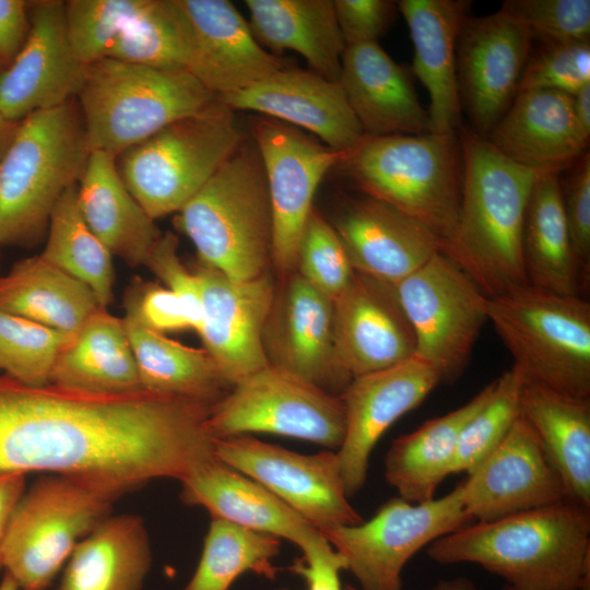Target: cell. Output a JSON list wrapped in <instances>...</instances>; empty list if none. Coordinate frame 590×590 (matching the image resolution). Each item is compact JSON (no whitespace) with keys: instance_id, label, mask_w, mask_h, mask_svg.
Wrapping results in <instances>:
<instances>
[{"instance_id":"6da1fadb","label":"cell","mask_w":590,"mask_h":590,"mask_svg":"<svg viewBox=\"0 0 590 590\" xmlns=\"http://www.w3.org/2000/svg\"><path fill=\"white\" fill-rule=\"evenodd\" d=\"M439 564L472 563L508 590H590V509L564 500L475 521L427 546Z\"/></svg>"},{"instance_id":"7a4b0ae2","label":"cell","mask_w":590,"mask_h":590,"mask_svg":"<svg viewBox=\"0 0 590 590\" xmlns=\"http://www.w3.org/2000/svg\"><path fill=\"white\" fill-rule=\"evenodd\" d=\"M462 153L460 209L440 251L494 297L529 285L522 261L527 205L540 175L502 155L472 129L458 135Z\"/></svg>"},{"instance_id":"3957f363","label":"cell","mask_w":590,"mask_h":590,"mask_svg":"<svg viewBox=\"0 0 590 590\" xmlns=\"http://www.w3.org/2000/svg\"><path fill=\"white\" fill-rule=\"evenodd\" d=\"M176 224L193 244L199 263L236 281L270 272L272 208L262 160L251 137L177 212Z\"/></svg>"},{"instance_id":"277c9868","label":"cell","mask_w":590,"mask_h":590,"mask_svg":"<svg viewBox=\"0 0 590 590\" xmlns=\"http://www.w3.org/2000/svg\"><path fill=\"white\" fill-rule=\"evenodd\" d=\"M91 152L75 98L21 120L0 161V248L32 245L43 236Z\"/></svg>"},{"instance_id":"5b68a950","label":"cell","mask_w":590,"mask_h":590,"mask_svg":"<svg viewBox=\"0 0 590 590\" xmlns=\"http://www.w3.org/2000/svg\"><path fill=\"white\" fill-rule=\"evenodd\" d=\"M365 196L384 201L441 241L453 234L462 190L458 135H365L337 166Z\"/></svg>"},{"instance_id":"8992f818","label":"cell","mask_w":590,"mask_h":590,"mask_svg":"<svg viewBox=\"0 0 590 590\" xmlns=\"http://www.w3.org/2000/svg\"><path fill=\"white\" fill-rule=\"evenodd\" d=\"M75 99L91 151L117 157L217 96L188 71L103 58L87 66Z\"/></svg>"},{"instance_id":"52a82bcc","label":"cell","mask_w":590,"mask_h":590,"mask_svg":"<svg viewBox=\"0 0 590 590\" xmlns=\"http://www.w3.org/2000/svg\"><path fill=\"white\" fill-rule=\"evenodd\" d=\"M487 321L524 381L590 398V304L531 285L487 297Z\"/></svg>"},{"instance_id":"ba28073f","label":"cell","mask_w":590,"mask_h":590,"mask_svg":"<svg viewBox=\"0 0 590 590\" xmlns=\"http://www.w3.org/2000/svg\"><path fill=\"white\" fill-rule=\"evenodd\" d=\"M245 138L235 110L217 97L123 151L117 169L138 203L157 220L177 213Z\"/></svg>"},{"instance_id":"9c48e42d","label":"cell","mask_w":590,"mask_h":590,"mask_svg":"<svg viewBox=\"0 0 590 590\" xmlns=\"http://www.w3.org/2000/svg\"><path fill=\"white\" fill-rule=\"evenodd\" d=\"M114 494L52 475L25 491L10 518L2 566L20 590H47L75 546L109 516Z\"/></svg>"},{"instance_id":"30bf717a","label":"cell","mask_w":590,"mask_h":590,"mask_svg":"<svg viewBox=\"0 0 590 590\" xmlns=\"http://www.w3.org/2000/svg\"><path fill=\"white\" fill-rule=\"evenodd\" d=\"M208 426L214 438L269 433L337 451L345 436V409L340 396L267 365L211 405Z\"/></svg>"},{"instance_id":"8fae6325","label":"cell","mask_w":590,"mask_h":590,"mask_svg":"<svg viewBox=\"0 0 590 590\" xmlns=\"http://www.w3.org/2000/svg\"><path fill=\"white\" fill-rule=\"evenodd\" d=\"M472 520L465 512L461 483L424 503L401 497L381 505L367 521L320 532L343 557L362 590H402V571L423 547Z\"/></svg>"},{"instance_id":"7c38bea8","label":"cell","mask_w":590,"mask_h":590,"mask_svg":"<svg viewBox=\"0 0 590 590\" xmlns=\"http://www.w3.org/2000/svg\"><path fill=\"white\" fill-rule=\"evenodd\" d=\"M394 287L415 334V356L441 381L455 380L487 321V296L441 251Z\"/></svg>"},{"instance_id":"4fadbf2b","label":"cell","mask_w":590,"mask_h":590,"mask_svg":"<svg viewBox=\"0 0 590 590\" xmlns=\"http://www.w3.org/2000/svg\"><path fill=\"white\" fill-rule=\"evenodd\" d=\"M214 457L257 481L319 532L357 524L337 451L299 453L250 435L215 438Z\"/></svg>"},{"instance_id":"5bb4252c","label":"cell","mask_w":590,"mask_h":590,"mask_svg":"<svg viewBox=\"0 0 590 590\" xmlns=\"http://www.w3.org/2000/svg\"><path fill=\"white\" fill-rule=\"evenodd\" d=\"M251 138L262 160L271 200L272 267L283 278L295 272L299 240L319 184L347 153L264 116L252 122Z\"/></svg>"},{"instance_id":"9a60e30c","label":"cell","mask_w":590,"mask_h":590,"mask_svg":"<svg viewBox=\"0 0 590 590\" xmlns=\"http://www.w3.org/2000/svg\"><path fill=\"white\" fill-rule=\"evenodd\" d=\"M533 39L500 11L464 21L456 47L457 82L461 108L479 134H488L518 94Z\"/></svg>"},{"instance_id":"2e32d148","label":"cell","mask_w":590,"mask_h":590,"mask_svg":"<svg viewBox=\"0 0 590 590\" xmlns=\"http://www.w3.org/2000/svg\"><path fill=\"white\" fill-rule=\"evenodd\" d=\"M263 351L269 365L341 396L352 378L333 340V302L298 273L281 278L268 314Z\"/></svg>"},{"instance_id":"e0dca14e","label":"cell","mask_w":590,"mask_h":590,"mask_svg":"<svg viewBox=\"0 0 590 590\" xmlns=\"http://www.w3.org/2000/svg\"><path fill=\"white\" fill-rule=\"evenodd\" d=\"M86 68L69 39L64 1H32L27 37L13 61L0 71L1 113L21 121L74 99Z\"/></svg>"},{"instance_id":"ac0fdd59","label":"cell","mask_w":590,"mask_h":590,"mask_svg":"<svg viewBox=\"0 0 590 590\" xmlns=\"http://www.w3.org/2000/svg\"><path fill=\"white\" fill-rule=\"evenodd\" d=\"M440 382V375L415 355L351 380L340 396L345 409V436L337 450L349 497L364 486L369 457L380 437Z\"/></svg>"},{"instance_id":"d6986e66","label":"cell","mask_w":590,"mask_h":590,"mask_svg":"<svg viewBox=\"0 0 590 590\" xmlns=\"http://www.w3.org/2000/svg\"><path fill=\"white\" fill-rule=\"evenodd\" d=\"M202 321L197 331L203 349L232 387L243 377L269 365L262 343L263 329L276 284L267 272L236 281L198 263Z\"/></svg>"},{"instance_id":"ffe728a7","label":"cell","mask_w":590,"mask_h":590,"mask_svg":"<svg viewBox=\"0 0 590 590\" xmlns=\"http://www.w3.org/2000/svg\"><path fill=\"white\" fill-rule=\"evenodd\" d=\"M471 520L488 522L567 500L563 482L519 415L499 445L461 483Z\"/></svg>"},{"instance_id":"44dd1931","label":"cell","mask_w":590,"mask_h":590,"mask_svg":"<svg viewBox=\"0 0 590 590\" xmlns=\"http://www.w3.org/2000/svg\"><path fill=\"white\" fill-rule=\"evenodd\" d=\"M187 27V71L217 97L245 90L285 63L255 38L227 0H178Z\"/></svg>"},{"instance_id":"7402d4cb","label":"cell","mask_w":590,"mask_h":590,"mask_svg":"<svg viewBox=\"0 0 590 590\" xmlns=\"http://www.w3.org/2000/svg\"><path fill=\"white\" fill-rule=\"evenodd\" d=\"M338 361L353 379L415 355L416 340L394 284L358 273L333 302Z\"/></svg>"},{"instance_id":"603a6c76","label":"cell","mask_w":590,"mask_h":590,"mask_svg":"<svg viewBox=\"0 0 590 590\" xmlns=\"http://www.w3.org/2000/svg\"><path fill=\"white\" fill-rule=\"evenodd\" d=\"M219 99L233 110L257 111L315 134L333 150L349 153L364 139L339 82L314 71L284 67L269 78Z\"/></svg>"},{"instance_id":"cb8c5ba5","label":"cell","mask_w":590,"mask_h":590,"mask_svg":"<svg viewBox=\"0 0 590 590\" xmlns=\"http://www.w3.org/2000/svg\"><path fill=\"white\" fill-rule=\"evenodd\" d=\"M331 225L355 273L391 284L441 249V241L424 225L365 194L346 202Z\"/></svg>"},{"instance_id":"d4e9b609","label":"cell","mask_w":590,"mask_h":590,"mask_svg":"<svg viewBox=\"0 0 590 590\" xmlns=\"http://www.w3.org/2000/svg\"><path fill=\"white\" fill-rule=\"evenodd\" d=\"M339 83L365 135L429 132L409 72L378 42L345 47Z\"/></svg>"},{"instance_id":"484cf974","label":"cell","mask_w":590,"mask_h":590,"mask_svg":"<svg viewBox=\"0 0 590 590\" xmlns=\"http://www.w3.org/2000/svg\"><path fill=\"white\" fill-rule=\"evenodd\" d=\"M180 500L206 509L211 518L286 539L302 552L323 536L272 492L215 457L180 481Z\"/></svg>"},{"instance_id":"4316f807","label":"cell","mask_w":590,"mask_h":590,"mask_svg":"<svg viewBox=\"0 0 590 590\" xmlns=\"http://www.w3.org/2000/svg\"><path fill=\"white\" fill-rule=\"evenodd\" d=\"M506 158L539 174L571 167L585 153L573 117V96L551 90L516 95L485 137Z\"/></svg>"},{"instance_id":"83f0119b","label":"cell","mask_w":590,"mask_h":590,"mask_svg":"<svg viewBox=\"0 0 590 590\" xmlns=\"http://www.w3.org/2000/svg\"><path fill=\"white\" fill-rule=\"evenodd\" d=\"M414 47L413 74L429 95L428 131L455 134L461 120L456 47L470 1L401 0L397 2Z\"/></svg>"},{"instance_id":"f1b7e54d","label":"cell","mask_w":590,"mask_h":590,"mask_svg":"<svg viewBox=\"0 0 590 590\" xmlns=\"http://www.w3.org/2000/svg\"><path fill=\"white\" fill-rule=\"evenodd\" d=\"M519 413L559 475L567 500L590 509V398L524 381Z\"/></svg>"},{"instance_id":"f546056e","label":"cell","mask_w":590,"mask_h":590,"mask_svg":"<svg viewBox=\"0 0 590 590\" xmlns=\"http://www.w3.org/2000/svg\"><path fill=\"white\" fill-rule=\"evenodd\" d=\"M76 190L85 222L109 252L130 267L145 266L162 232L127 189L116 157L92 151Z\"/></svg>"},{"instance_id":"4dcf8cb0","label":"cell","mask_w":590,"mask_h":590,"mask_svg":"<svg viewBox=\"0 0 590 590\" xmlns=\"http://www.w3.org/2000/svg\"><path fill=\"white\" fill-rule=\"evenodd\" d=\"M257 42L274 54H299L311 71L339 82L345 43L332 0H246Z\"/></svg>"},{"instance_id":"1f68e13d","label":"cell","mask_w":590,"mask_h":590,"mask_svg":"<svg viewBox=\"0 0 590 590\" xmlns=\"http://www.w3.org/2000/svg\"><path fill=\"white\" fill-rule=\"evenodd\" d=\"M494 388L495 380L462 406L392 440L385 457V477L399 497L414 504L435 498L439 484L452 474L463 427L489 401Z\"/></svg>"},{"instance_id":"d6a6232c","label":"cell","mask_w":590,"mask_h":590,"mask_svg":"<svg viewBox=\"0 0 590 590\" xmlns=\"http://www.w3.org/2000/svg\"><path fill=\"white\" fill-rule=\"evenodd\" d=\"M151 563L142 518L108 516L75 546L56 590H141Z\"/></svg>"},{"instance_id":"836d02e7","label":"cell","mask_w":590,"mask_h":590,"mask_svg":"<svg viewBox=\"0 0 590 590\" xmlns=\"http://www.w3.org/2000/svg\"><path fill=\"white\" fill-rule=\"evenodd\" d=\"M50 384L96 394L142 390L123 320L99 309L60 352Z\"/></svg>"},{"instance_id":"e575fe53","label":"cell","mask_w":590,"mask_h":590,"mask_svg":"<svg viewBox=\"0 0 590 590\" xmlns=\"http://www.w3.org/2000/svg\"><path fill=\"white\" fill-rule=\"evenodd\" d=\"M99 309L85 284L40 255L17 261L0 276V310L69 337L75 335Z\"/></svg>"},{"instance_id":"d590c367","label":"cell","mask_w":590,"mask_h":590,"mask_svg":"<svg viewBox=\"0 0 590 590\" xmlns=\"http://www.w3.org/2000/svg\"><path fill=\"white\" fill-rule=\"evenodd\" d=\"M521 249L529 285L580 296L582 278L564 215L559 174L546 173L536 179L527 205Z\"/></svg>"},{"instance_id":"8d00e7d4","label":"cell","mask_w":590,"mask_h":590,"mask_svg":"<svg viewBox=\"0 0 590 590\" xmlns=\"http://www.w3.org/2000/svg\"><path fill=\"white\" fill-rule=\"evenodd\" d=\"M142 390L209 405L231 386L202 347H192L123 317Z\"/></svg>"},{"instance_id":"74e56055","label":"cell","mask_w":590,"mask_h":590,"mask_svg":"<svg viewBox=\"0 0 590 590\" xmlns=\"http://www.w3.org/2000/svg\"><path fill=\"white\" fill-rule=\"evenodd\" d=\"M76 188H69L51 212L40 256L85 284L101 307L107 309L115 280L113 255L85 222Z\"/></svg>"},{"instance_id":"f35d334b","label":"cell","mask_w":590,"mask_h":590,"mask_svg":"<svg viewBox=\"0 0 590 590\" xmlns=\"http://www.w3.org/2000/svg\"><path fill=\"white\" fill-rule=\"evenodd\" d=\"M279 538L211 518L200 560L182 590H228L244 573L274 579Z\"/></svg>"},{"instance_id":"ab89813d","label":"cell","mask_w":590,"mask_h":590,"mask_svg":"<svg viewBox=\"0 0 590 590\" xmlns=\"http://www.w3.org/2000/svg\"><path fill=\"white\" fill-rule=\"evenodd\" d=\"M104 58L162 70L187 71L188 40L178 0H150Z\"/></svg>"},{"instance_id":"60d3db41","label":"cell","mask_w":590,"mask_h":590,"mask_svg":"<svg viewBox=\"0 0 590 590\" xmlns=\"http://www.w3.org/2000/svg\"><path fill=\"white\" fill-rule=\"evenodd\" d=\"M72 337L0 310V374L21 384H50L55 363Z\"/></svg>"},{"instance_id":"b9f144b4","label":"cell","mask_w":590,"mask_h":590,"mask_svg":"<svg viewBox=\"0 0 590 590\" xmlns=\"http://www.w3.org/2000/svg\"><path fill=\"white\" fill-rule=\"evenodd\" d=\"M524 379L511 367L495 379L489 401L463 427L452 473L470 474L499 445L519 417V398Z\"/></svg>"},{"instance_id":"7bdbcfd3","label":"cell","mask_w":590,"mask_h":590,"mask_svg":"<svg viewBox=\"0 0 590 590\" xmlns=\"http://www.w3.org/2000/svg\"><path fill=\"white\" fill-rule=\"evenodd\" d=\"M150 0H70L64 2L69 39L86 66L103 59L122 31Z\"/></svg>"},{"instance_id":"ee69618b","label":"cell","mask_w":590,"mask_h":590,"mask_svg":"<svg viewBox=\"0 0 590 590\" xmlns=\"http://www.w3.org/2000/svg\"><path fill=\"white\" fill-rule=\"evenodd\" d=\"M295 272L332 302L355 276L337 232L315 208L299 240Z\"/></svg>"},{"instance_id":"f6af8a7d","label":"cell","mask_w":590,"mask_h":590,"mask_svg":"<svg viewBox=\"0 0 590 590\" xmlns=\"http://www.w3.org/2000/svg\"><path fill=\"white\" fill-rule=\"evenodd\" d=\"M590 84V40L542 42L523 68L518 93L551 90L575 95Z\"/></svg>"},{"instance_id":"bcb514c9","label":"cell","mask_w":590,"mask_h":590,"mask_svg":"<svg viewBox=\"0 0 590 590\" xmlns=\"http://www.w3.org/2000/svg\"><path fill=\"white\" fill-rule=\"evenodd\" d=\"M499 11L542 42L589 39V0H506Z\"/></svg>"},{"instance_id":"7dc6e473","label":"cell","mask_w":590,"mask_h":590,"mask_svg":"<svg viewBox=\"0 0 590 590\" xmlns=\"http://www.w3.org/2000/svg\"><path fill=\"white\" fill-rule=\"evenodd\" d=\"M126 316L142 327L164 333L193 329V321L182 302L157 283L134 282L125 299Z\"/></svg>"},{"instance_id":"c3c4849f","label":"cell","mask_w":590,"mask_h":590,"mask_svg":"<svg viewBox=\"0 0 590 590\" xmlns=\"http://www.w3.org/2000/svg\"><path fill=\"white\" fill-rule=\"evenodd\" d=\"M560 181L564 215L582 283L590 271V155L586 152Z\"/></svg>"},{"instance_id":"681fc988","label":"cell","mask_w":590,"mask_h":590,"mask_svg":"<svg viewBox=\"0 0 590 590\" xmlns=\"http://www.w3.org/2000/svg\"><path fill=\"white\" fill-rule=\"evenodd\" d=\"M178 238L167 232L154 245L145 267H148L173 292L187 308L198 331L202 321L200 282L181 262L178 253Z\"/></svg>"},{"instance_id":"f907efd6","label":"cell","mask_w":590,"mask_h":590,"mask_svg":"<svg viewBox=\"0 0 590 590\" xmlns=\"http://www.w3.org/2000/svg\"><path fill=\"white\" fill-rule=\"evenodd\" d=\"M333 5L345 46L378 42L398 11L391 0H334Z\"/></svg>"},{"instance_id":"816d5d0a","label":"cell","mask_w":590,"mask_h":590,"mask_svg":"<svg viewBox=\"0 0 590 590\" xmlns=\"http://www.w3.org/2000/svg\"><path fill=\"white\" fill-rule=\"evenodd\" d=\"M288 569L305 580L307 590H343L340 573L346 569L345 562L324 538Z\"/></svg>"},{"instance_id":"f5cc1de1","label":"cell","mask_w":590,"mask_h":590,"mask_svg":"<svg viewBox=\"0 0 590 590\" xmlns=\"http://www.w3.org/2000/svg\"><path fill=\"white\" fill-rule=\"evenodd\" d=\"M31 4L32 1L0 0V70L13 61L27 37Z\"/></svg>"},{"instance_id":"db71d44e","label":"cell","mask_w":590,"mask_h":590,"mask_svg":"<svg viewBox=\"0 0 590 590\" xmlns=\"http://www.w3.org/2000/svg\"><path fill=\"white\" fill-rule=\"evenodd\" d=\"M25 492V474L0 472V570L2 551L10 518L15 506Z\"/></svg>"},{"instance_id":"11a10c76","label":"cell","mask_w":590,"mask_h":590,"mask_svg":"<svg viewBox=\"0 0 590 590\" xmlns=\"http://www.w3.org/2000/svg\"><path fill=\"white\" fill-rule=\"evenodd\" d=\"M573 117L580 140L588 145L590 139V84L573 95Z\"/></svg>"},{"instance_id":"9f6ffc18","label":"cell","mask_w":590,"mask_h":590,"mask_svg":"<svg viewBox=\"0 0 590 590\" xmlns=\"http://www.w3.org/2000/svg\"><path fill=\"white\" fill-rule=\"evenodd\" d=\"M20 122L7 118L0 110V161L12 143Z\"/></svg>"},{"instance_id":"6f0895ef","label":"cell","mask_w":590,"mask_h":590,"mask_svg":"<svg viewBox=\"0 0 590 590\" xmlns=\"http://www.w3.org/2000/svg\"><path fill=\"white\" fill-rule=\"evenodd\" d=\"M343 590H362L351 586L345 587ZM434 590H476L471 580L465 577H458L450 580L440 581ZM500 590H508L507 587H503Z\"/></svg>"},{"instance_id":"680465c9","label":"cell","mask_w":590,"mask_h":590,"mask_svg":"<svg viewBox=\"0 0 590 590\" xmlns=\"http://www.w3.org/2000/svg\"><path fill=\"white\" fill-rule=\"evenodd\" d=\"M0 590H20L15 580L7 573L0 581Z\"/></svg>"},{"instance_id":"91938a15","label":"cell","mask_w":590,"mask_h":590,"mask_svg":"<svg viewBox=\"0 0 590 590\" xmlns=\"http://www.w3.org/2000/svg\"><path fill=\"white\" fill-rule=\"evenodd\" d=\"M279 590H288V589H279Z\"/></svg>"}]
</instances>
